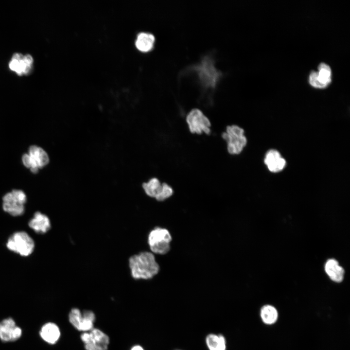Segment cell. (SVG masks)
<instances>
[{
    "label": "cell",
    "instance_id": "cell-2",
    "mask_svg": "<svg viewBox=\"0 0 350 350\" xmlns=\"http://www.w3.org/2000/svg\"><path fill=\"white\" fill-rule=\"evenodd\" d=\"M172 240L171 234L168 229L157 227L149 232L147 243L152 253L163 255L170 250Z\"/></svg>",
    "mask_w": 350,
    "mask_h": 350
},
{
    "label": "cell",
    "instance_id": "cell-3",
    "mask_svg": "<svg viewBox=\"0 0 350 350\" xmlns=\"http://www.w3.org/2000/svg\"><path fill=\"white\" fill-rule=\"evenodd\" d=\"M244 130L237 125H228L222 134L227 144V150L231 155H238L243 150L247 143Z\"/></svg>",
    "mask_w": 350,
    "mask_h": 350
},
{
    "label": "cell",
    "instance_id": "cell-6",
    "mask_svg": "<svg viewBox=\"0 0 350 350\" xmlns=\"http://www.w3.org/2000/svg\"><path fill=\"white\" fill-rule=\"evenodd\" d=\"M196 70L202 85L206 87H215L221 73L215 67L213 59L210 56L204 57L196 66Z\"/></svg>",
    "mask_w": 350,
    "mask_h": 350
},
{
    "label": "cell",
    "instance_id": "cell-24",
    "mask_svg": "<svg viewBox=\"0 0 350 350\" xmlns=\"http://www.w3.org/2000/svg\"></svg>",
    "mask_w": 350,
    "mask_h": 350
},
{
    "label": "cell",
    "instance_id": "cell-23",
    "mask_svg": "<svg viewBox=\"0 0 350 350\" xmlns=\"http://www.w3.org/2000/svg\"><path fill=\"white\" fill-rule=\"evenodd\" d=\"M130 350H144V349L140 345L134 346Z\"/></svg>",
    "mask_w": 350,
    "mask_h": 350
},
{
    "label": "cell",
    "instance_id": "cell-19",
    "mask_svg": "<svg viewBox=\"0 0 350 350\" xmlns=\"http://www.w3.org/2000/svg\"><path fill=\"white\" fill-rule=\"evenodd\" d=\"M69 320L71 325L79 331H82L89 322L82 312L77 308L71 309L69 314Z\"/></svg>",
    "mask_w": 350,
    "mask_h": 350
},
{
    "label": "cell",
    "instance_id": "cell-9",
    "mask_svg": "<svg viewBox=\"0 0 350 350\" xmlns=\"http://www.w3.org/2000/svg\"><path fill=\"white\" fill-rule=\"evenodd\" d=\"M22 334V329L17 325L12 317L3 319L0 322V339L3 342H14Z\"/></svg>",
    "mask_w": 350,
    "mask_h": 350
},
{
    "label": "cell",
    "instance_id": "cell-5",
    "mask_svg": "<svg viewBox=\"0 0 350 350\" xmlns=\"http://www.w3.org/2000/svg\"><path fill=\"white\" fill-rule=\"evenodd\" d=\"M2 200L3 209L8 214L13 216H18L23 214L27 197L22 191L14 190L5 194Z\"/></svg>",
    "mask_w": 350,
    "mask_h": 350
},
{
    "label": "cell",
    "instance_id": "cell-10",
    "mask_svg": "<svg viewBox=\"0 0 350 350\" xmlns=\"http://www.w3.org/2000/svg\"><path fill=\"white\" fill-rule=\"evenodd\" d=\"M81 339L84 344L91 343L98 350H107L109 344L108 336L102 331L93 328L83 333Z\"/></svg>",
    "mask_w": 350,
    "mask_h": 350
},
{
    "label": "cell",
    "instance_id": "cell-16",
    "mask_svg": "<svg viewBox=\"0 0 350 350\" xmlns=\"http://www.w3.org/2000/svg\"><path fill=\"white\" fill-rule=\"evenodd\" d=\"M28 154L39 169L45 166L49 162V158L47 153L42 148L36 145L30 146Z\"/></svg>",
    "mask_w": 350,
    "mask_h": 350
},
{
    "label": "cell",
    "instance_id": "cell-7",
    "mask_svg": "<svg viewBox=\"0 0 350 350\" xmlns=\"http://www.w3.org/2000/svg\"><path fill=\"white\" fill-rule=\"evenodd\" d=\"M186 122L190 132L193 134H210L211 124L210 120L199 109L191 110L186 116Z\"/></svg>",
    "mask_w": 350,
    "mask_h": 350
},
{
    "label": "cell",
    "instance_id": "cell-14",
    "mask_svg": "<svg viewBox=\"0 0 350 350\" xmlns=\"http://www.w3.org/2000/svg\"><path fill=\"white\" fill-rule=\"evenodd\" d=\"M29 226L36 233L43 234L50 229L51 224L50 219L46 215L37 211L30 220Z\"/></svg>",
    "mask_w": 350,
    "mask_h": 350
},
{
    "label": "cell",
    "instance_id": "cell-12",
    "mask_svg": "<svg viewBox=\"0 0 350 350\" xmlns=\"http://www.w3.org/2000/svg\"><path fill=\"white\" fill-rule=\"evenodd\" d=\"M264 161L268 169L272 173L283 170L286 164L285 159L275 149L270 150L266 153Z\"/></svg>",
    "mask_w": 350,
    "mask_h": 350
},
{
    "label": "cell",
    "instance_id": "cell-17",
    "mask_svg": "<svg viewBox=\"0 0 350 350\" xmlns=\"http://www.w3.org/2000/svg\"><path fill=\"white\" fill-rule=\"evenodd\" d=\"M155 41L154 35L149 33H139L135 41L136 48L142 52H147L153 48Z\"/></svg>",
    "mask_w": 350,
    "mask_h": 350
},
{
    "label": "cell",
    "instance_id": "cell-8",
    "mask_svg": "<svg viewBox=\"0 0 350 350\" xmlns=\"http://www.w3.org/2000/svg\"><path fill=\"white\" fill-rule=\"evenodd\" d=\"M33 63L31 55L16 52L13 55L8 66L10 70L18 76L27 75L31 73Z\"/></svg>",
    "mask_w": 350,
    "mask_h": 350
},
{
    "label": "cell",
    "instance_id": "cell-1",
    "mask_svg": "<svg viewBox=\"0 0 350 350\" xmlns=\"http://www.w3.org/2000/svg\"><path fill=\"white\" fill-rule=\"evenodd\" d=\"M128 267L132 278L135 280H149L159 272L160 267L154 254L142 251L128 258Z\"/></svg>",
    "mask_w": 350,
    "mask_h": 350
},
{
    "label": "cell",
    "instance_id": "cell-22",
    "mask_svg": "<svg viewBox=\"0 0 350 350\" xmlns=\"http://www.w3.org/2000/svg\"><path fill=\"white\" fill-rule=\"evenodd\" d=\"M174 191L172 188L166 183L161 184V188L160 193L156 199L158 201H163L170 197L173 194Z\"/></svg>",
    "mask_w": 350,
    "mask_h": 350
},
{
    "label": "cell",
    "instance_id": "cell-21",
    "mask_svg": "<svg viewBox=\"0 0 350 350\" xmlns=\"http://www.w3.org/2000/svg\"><path fill=\"white\" fill-rule=\"evenodd\" d=\"M261 316L264 323L272 324L277 321L278 314L275 307L271 305H267L262 308Z\"/></svg>",
    "mask_w": 350,
    "mask_h": 350
},
{
    "label": "cell",
    "instance_id": "cell-4",
    "mask_svg": "<svg viewBox=\"0 0 350 350\" xmlns=\"http://www.w3.org/2000/svg\"><path fill=\"white\" fill-rule=\"evenodd\" d=\"M8 249L27 257L31 255L35 248V243L32 238L25 231H18L14 233L8 238L6 243Z\"/></svg>",
    "mask_w": 350,
    "mask_h": 350
},
{
    "label": "cell",
    "instance_id": "cell-13",
    "mask_svg": "<svg viewBox=\"0 0 350 350\" xmlns=\"http://www.w3.org/2000/svg\"><path fill=\"white\" fill-rule=\"evenodd\" d=\"M39 333L42 339L50 345L56 343L61 335L59 327L55 323L51 322L43 324Z\"/></svg>",
    "mask_w": 350,
    "mask_h": 350
},
{
    "label": "cell",
    "instance_id": "cell-18",
    "mask_svg": "<svg viewBox=\"0 0 350 350\" xmlns=\"http://www.w3.org/2000/svg\"><path fill=\"white\" fill-rule=\"evenodd\" d=\"M206 346L209 350H226L227 341L222 334L210 333L205 338Z\"/></svg>",
    "mask_w": 350,
    "mask_h": 350
},
{
    "label": "cell",
    "instance_id": "cell-15",
    "mask_svg": "<svg viewBox=\"0 0 350 350\" xmlns=\"http://www.w3.org/2000/svg\"><path fill=\"white\" fill-rule=\"evenodd\" d=\"M325 270L330 279L336 282H340L343 280L344 270L334 259L329 260L325 264Z\"/></svg>",
    "mask_w": 350,
    "mask_h": 350
},
{
    "label": "cell",
    "instance_id": "cell-20",
    "mask_svg": "<svg viewBox=\"0 0 350 350\" xmlns=\"http://www.w3.org/2000/svg\"><path fill=\"white\" fill-rule=\"evenodd\" d=\"M161 184L158 179L153 177L147 182H144L142 187L147 195L156 199L160 193Z\"/></svg>",
    "mask_w": 350,
    "mask_h": 350
},
{
    "label": "cell",
    "instance_id": "cell-11",
    "mask_svg": "<svg viewBox=\"0 0 350 350\" xmlns=\"http://www.w3.org/2000/svg\"><path fill=\"white\" fill-rule=\"evenodd\" d=\"M318 72L312 71L309 76V83L315 88H324L331 82V69L329 65L320 63L318 67Z\"/></svg>",
    "mask_w": 350,
    "mask_h": 350
}]
</instances>
